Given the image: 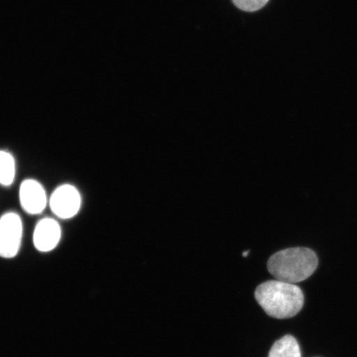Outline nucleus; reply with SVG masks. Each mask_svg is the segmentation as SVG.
<instances>
[{
  "mask_svg": "<svg viewBox=\"0 0 357 357\" xmlns=\"http://www.w3.org/2000/svg\"><path fill=\"white\" fill-rule=\"evenodd\" d=\"M256 301L271 318H292L300 312L305 303L301 289L281 280H269L262 283L255 291Z\"/></svg>",
  "mask_w": 357,
  "mask_h": 357,
  "instance_id": "1",
  "label": "nucleus"
},
{
  "mask_svg": "<svg viewBox=\"0 0 357 357\" xmlns=\"http://www.w3.org/2000/svg\"><path fill=\"white\" fill-rule=\"evenodd\" d=\"M318 264V257L311 249L293 248L275 253L267 268L276 280L296 284L310 278Z\"/></svg>",
  "mask_w": 357,
  "mask_h": 357,
  "instance_id": "2",
  "label": "nucleus"
},
{
  "mask_svg": "<svg viewBox=\"0 0 357 357\" xmlns=\"http://www.w3.org/2000/svg\"><path fill=\"white\" fill-rule=\"evenodd\" d=\"M22 236L21 218L17 213H8L0 218V257H15L20 248Z\"/></svg>",
  "mask_w": 357,
  "mask_h": 357,
  "instance_id": "3",
  "label": "nucleus"
},
{
  "mask_svg": "<svg viewBox=\"0 0 357 357\" xmlns=\"http://www.w3.org/2000/svg\"><path fill=\"white\" fill-rule=\"evenodd\" d=\"M80 204L82 199L79 191L70 185L60 186L52 194L50 199L52 212L63 220H68L77 215Z\"/></svg>",
  "mask_w": 357,
  "mask_h": 357,
  "instance_id": "4",
  "label": "nucleus"
},
{
  "mask_svg": "<svg viewBox=\"0 0 357 357\" xmlns=\"http://www.w3.org/2000/svg\"><path fill=\"white\" fill-rule=\"evenodd\" d=\"M20 203L26 213H41L47 203L46 192L40 183L33 180L22 182L20 190Z\"/></svg>",
  "mask_w": 357,
  "mask_h": 357,
  "instance_id": "5",
  "label": "nucleus"
},
{
  "mask_svg": "<svg viewBox=\"0 0 357 357\" xmlns=\"http://www.w3.org/2000/svg\"><path fill=\"white\" fill-rule=\"evenodd\" d=\"M61 235L58 222L52 218H44L36 226L33 234L35 248L40 252H50L60 242Z\"/></svg>",
  "mask_w": 357,
  "mask_h": 357,
  "instance_id": "6",
  "label": "nucleus"
},
{
  "mask_svg": "<svg viewBox=\"0 0 357 357\" xmlns=\"http://www.w3.org/2000/svg\"><path fill=\"white\" fill-rule=\"evenodd\" d=\"M268 357H301L300 345L296 338L287 335L275 342Z\"/></svg>",
  "mask_w": 357,
  "mask_h": 357,
  "instance_id": "7",
  "label": "nucleus"
},
{
  "mask_svg": "<svg viewBox=\"0 0 357 357\" xmlns=\"http://www.w3.org/2000/svg\"><path fill=\"white\" fill-rule=\"evenodd\" d=\"M15 178V162L10 153L0 151V184L8 186Z\"/></svg>",
  "mask_w": 357,
  "mask_h": 357,
  "instance_id": "8",
  "label": "nucleus"
},
{
  "mask_svg": "<svg viewBox=\"0 0 357 357\" xmlns=\"http://www.w3.org/2000/svg\"><path fill=\"white\" fill-rule=\"evenodd\" d=\"M231 1L240 10L253 13L264 8L269 0H231Z\"/></svg>",
  "mask_w": 357,
  "mask_h": 357,
  "instance_id": "9",
  "label": "nucleus"
},
{
  "mask_svg": "<svg viewBox=\"0 0 357 357\" xmlns=\"http://www.w3.org/2000/svg\"><path fill=\"white\" fill-rule=\"evenodd\" d=\"M249 252H245L243 254V257H247L248 255Z\"/></svg>",
  "mask_w": 357,
  "mask_h": 357,
  "instance_id": "10",
  "label": "nucleus"
}]
</instances>
